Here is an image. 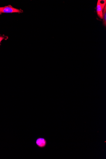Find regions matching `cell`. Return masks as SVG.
Masks as SVG:
<instances>
[{
  "instance_id": "cell-1",
  "label": "cell",
  "mask_w": 106,
  "mask_h": 159,
  "mask_svg": "<svg viewBox=\"0 0 106 159\" xmlns=\"http://www.w3.org/2000/svg\"><path fill=\"white\" fill-rule=\"evenodd\" d=\"M106 6V0H98L96 8L97 15L101 19L103 18V12Z\"/></svg>"
},
{
  "instance_id": "cell-2",
  "label": "cell",
  "mask_w": 106,
  "mask_h": 159,
  "mask_svg": "<svg viewBox=\"0 0 106 159\" xmlns=\"http://www.w3.org/2000/svg\"><path fill=\"white\" fill-rule=\"evenodd\" d=\"M23 12V11L22 10L14 8L12 6L10 5L0 7V15L3 13H22Z\"/></svg>"
},
{
  "instance_id": "cell-3",
  "label": "cell",
  "mask_w": 106,
  "mask_h": 159,
  "mask_svg": "<svg viewBox=\"0 0 106 159\" xmlns=\"http://www.w3.org/2000/svg\"><path fill=\"white\" fill-rule=\"evenodd\" d=\"M35 143L37 147L41 148H43L46 147L47 142L44 138L39 137L36 140Z\"/></svg>"
},
{
  "instance_id": "cell-4",
  "label": "cell",
  "mask_w": 106,
  "mask_h": 159,
  "mask_svg": "<svg viewBox=\"0 0 106 159\" xmlns=\"http://www.w3.org/2000/svg\"><path fill=\"white\" fill-rule=\"evenodd\" d=\"M103 23L105 26H106V6L105 7L103 12Z\"/></svg>"
},
{
  "instance_id": "cell-5",
  "label": "cell",
  "mask_w": 106,
  "mask_h": 159,
  "mask_svg": "<svg viewBox=\"0 0 106 159\" xmlns=\"http://www.w3.org/2000/svg\"><path fill=\"white\" fill-rule=\"evenodd\" d=\"M5 39V37L3 36H0V43L3 40Z\"/></svg>"
}]
</instances>
